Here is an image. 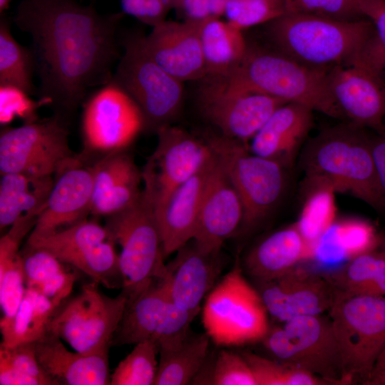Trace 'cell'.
<instances>
[{
	"mask_svg": "<svg viewBox=\"0 0 385 385\" xmlns=\"http://www.w3.org/2000/svg\"><path fill=\"white\" fill-rule=\"evenodd\" d=\"M22 255L26 287L62 303L71 294L76 274L50 252L28 247Z\"/></svg>",
	"mask_w": 385,
	"mask_h": 385,
	"instance_id": "33",
	"label": "cell"
},
{
	"mask_svg": "<svg viewBox=\"0 0 385 385\" xmlns=\"http://www.w3.org/2000/svg\"><path fill=\"white\" fill-rule=\"evenodd\" d=\"M255 282L268 314L280 323L329 312L337 298L324 273L298 265L276 277Z\"/></svg>",
	"mask_w": 385,
	"mask_h": 385,
	"instance_id": "18",
	"label": "cell"
},
{
	"mask_svg": "<svg viewBox=\"0 0 385 385\" xmlns=\"http://www.w3.org/2000/svg\"><path fill=\"white\" fill-rule=\"evenodd\" d=\"M114 245V242L106 240L70 257L64 263L87 274L98 284L109 289L122 288L119 255Z\"/></svg>",
	"mask_w": 385,
	"mask_h": 385,
	"instance_id": "38",
	"label": "cell"
},
{
	"mask_svg": "<svg viewBox=\"0 0 385 385\" xmlns=\"http://www.w3.org/2000/svg\"><path fill=\"white\" fill-rule=\"evenodd\" d=\"M327 234L337 255L347 260L376 250L383 240L370 222L359 219L334 223Z\"/></svg>",
	"mask_w": 385,
	"mask_h": 385,
	"instance_id": "40",
	"label": "cell"
},
{
	"mask_svg": "<svg viewBox=\"0 0 385 385\" xmlns=\"http://www.w3.org/2000/svg\"><path fill=\"white\" fill-rule=\"evenodd\" d=\"M93 282L58 308L48 332L67 342L76 351L90 354L108 351L122 319L127 296L111 297Z\"/></svg>",
	"mask_w": 385,
	"mask_h": 385,
	"instance_id": "13",
	"label": "cell"
},
{
	"mask_svg": "<svg viewBox=\"0 0 385 385\" xmlns=\"http://www.w3.org/2000/svg\"><path fill=\"white\" fill-rule=\"evenodd\" d=\"M366 384L385 385V349L379 356Z\"/></svg>",
	"mask_w": 385,
	"mask_h": 385,
	"instance_id": "51",
	"label": "cell"
},
{
	"mask_svg": "<svg viewBox=\"0 0 385 385\" xmlns=\"http://www.w3.org/2000/svg\"><path fill=\"white\" fill-rule=\"evenodd\" d=\"M364 16L374 25L379 43L385 51V0H358Z\"/></svg>",
	"mask_w": 385,
	"mask_h": 385,
	"instance_id": "48",
	"label": "cell"
},
{
	"mask_svg": "<svg viewBox=\"0 0 385 385\" xmlns=\"http://www.w3.org/2000/svg\"><path fill=\"white\" fill-rule=\"evenodd\" d=\"M172 9H175L183 21L200 23L208 18L209 0H170Z\"/></svg>",
	"mask_w": 385,
	"mask_h": 385,
	"instance_id": "49",
	"label": "cell"
},
{
	"mask_svg": "<svg viewBox=\"0 0 385 385\" xmlns=\"http://www.w3.org/2000/svg\"><path fill=\"white\" fill-rule=\"evenodd\" d=\"M366 128L350 122L321 131L301 155L305 183L348 192L373 208L385 210Z\"/></svg>",
	"mask_w": 385,
	"mask_h": 385,
	"instance_id": "2",
	"label": "cell"
},
{
	"mask_svg": "<svg viewBox=\"0 0 385 385\" xmlns=\"http://www.w3.org/2000/svg\"><path fill=\"white\" fill-rule=\"evenodd\" d=\"M241 354L250 365L257 385H327V380L304 369L260 356L250 351Z\"/></svg>",
	"mask_w": 385,
	"mask_h": 385,
	"instance_id": "41",
	"label": "cell"
},
{
	"mask_svg": "<svg viewBox=\"0 0 385 385\" xmlns=\"http://www.w3.org/2000/svg\"><path fill=\"white\" fill-rule=\"evenodd\" d=\"M372 137L371 149L385 207V129Z\"/></svg>",
	"mask_w": 385,
	"mask_h": 385,
	"instance_id": "50",
	"label": "cell"
},
{
	"mask_svg": "<svg viewBox=\"0 0 385 385\" xmlns=\"http://www.w3.org/2000/svg\"><path fill=\"white\" fill-rule=\"evenodd\" d=\"M268 312L239 262L207 295L202 314L205 333L216 345L260 342L269 328Z\"/></svg>",
	"mask_w": 385,
	"mask_h": 385,
	"instance_id": "6",
	"label": "cell"
},
{
	"mask_svg": "<svg viewBox=\"0 0 385 385\" xmlns=\"http://www.w3.org/2000/svg\"><path fill=\"white\" fill-rule=\"evenodd\" d=\"M329 313L344 384H366L385 349V297H339Z\"/></svg>",
	"mask_w": 385,
	"mask_h": 385,
	"instance_id": "5",
	"label": "cell"
},
{
	"mask_svg": "<svg viewBox=\"0 0 385 385\" xmlns=\"http://www.w3.org/2000/svg\"><path fill=\"white\" fill-rule=\"evenodd\" d=\"M76 157L66 122L56 115L1 130V174L53 175Z\"/></svg>",
	"mask_w": 385,
	"mask_h": 385,
	"instance_id": "15",
	"label": "cell"
},
{
	"mask_svg": "<svg viewBox=\"0 0 385 385\" xmlns=\"http://www.w3.org/2000/svg\"><path fill=\"white\" fill-rule=\"evenodd\" d=\"M328 77L348 122L376 133L385 129V51L376 37L350 62L330 68Z\"/></svg>",
	"mask_w": 385,
	"mask_h": 385,
	"instance_id": "10",
	"label": "cell"
},
{
	"mask_svg": "<svg viewBox=\"0 0 385 385\" xmlns=\"http://www.w3.org/2000/svg\"><path fill=\"white\" fill-rule=\"evenodd\" d=\"M14 0H0V14L2 15L5 11L9 9L10 4Z\"/></svg>",
	"mask_w": 385,
	"mask_h": 385,
	"instance_id": "53",
	"label": "cell"
},
{
	"mask_svg": "<svg viewBox=\"0 0 385 385\" xmlns=\"http://www.w3.org/2000/svg\"><path fill=\"white\" fill-rule=\"evenodd\" d=\"M306 194L297 225L302 235L315 249L335 223L336 204L333 189L305 183Z\"/></svg>",
	"mask_w": 385,
	"mask_h": 385,
	"instance_id": "35",
	"label": "cell"
},
{
	"mask_svg": "<svg viewBox=\"0 0 385 385\" xmlns=\"http://www.w3.org/2000/svg\"><path fill=\"white\" fill-rule=\"evenodd\" d=\"M109 239L120 246L122 292L128 296L166 272L163 245L154 208L142 192L125 209L106 217Z\"/></svg>",
	"mask_w": 385,
	"mask_h": 385,
	"instance_id": "7",
	"label": "cell"
},
{
	"mask_svg": "<svg viewBox=\"0 0 385 385\" xmlns=\"http://www.w3.org/2000/svg\"><path fill=\"white\" fill-rule=\"evenodd\" d=\"M199 35L207 76L232 73L243 61L249 44L241 31L221 18L199 23Z\"/></svg>",
	"mask_w": 385,
	"mask_h": 385,
	"instance_id": "28",
	"label": "cell"
},
{
	"mask_svg": "<svg viewBox=\"0 0 385 385\" xmlns=\"http://www.w3.org/2000/svg\"><path fill=\"white\" fill-rule=\"evenodd\" d=\"M207 334H190L175 347L159 349L158 369L154 385L192 384L207 360Z\"/></svg>",
	"mask_w": 385,
	"mask_h": 385,
	"instance_id": "32",
	"label": "cell"
},
{
	"mask_svg": "<svg viewBox=\"0 0 385 385\" xmlns=\"http://www.w3.org/2000/svg\"><path fill=\"white\" fill-rule=\"evenodd\" d=\"M122 12L154 27L165 21L172 9L170 0H120Z\"/></svg>",
	"mask_w": 385,
	"mask_h": 385,
	"instance_id": "47",
	"label": "cell"
},
{
	"mask_svg": "<svg viewBox=\"0 0 385 385\" xmlns=\"http://www.w3.org/2000/svg\"><path fill=\"white\" fill-rule=\"evenodd\" d=\"M155 149L142 171L143 191L158 212L170 195L213 157L207 138L202 139L170 123L159 127Z\"/></svg>",
	"mask_w": 385,
	"mask_h": 385,
	"instance_id": "14",
	"label": "cell"
},
{
	"mask_svg": "<svg viewBox=\"0 0 385 385\" xmlns=\"http://www.w3.org/2000/svg\"><path fill=\"white\" fill-rule=\"evenodd\" d=\"M264 26L269 47L305 66L327 70L350 62L376 36L366 18L346 21L284 13Z\"/></svg>",
	"mask_w": 385,
	"mask_h": 385,
	"instance_id": "3",
	"label": "cell"
},
{
	"mask_svg": "<svg viewBox=\"0 0 385 385\" xmlns=\"http://www.w3.org/2000/svg\"><path fill=\"white\" fill-rule=\"evenodd\" d=\"M316 256V249L300 232L297 223L269 235L246 255L245 272L255 282L276 277Z\"/></svg>",
	"mask_w": 385,
	"mask_h": 385,
	"instance_id": "27",
	"label": "cell"
},
{
	"mask_svg": "<svg viewBox=\"0 0 385 385\" xmlns=\"http://www.w3.org/2000/svg\"><path fill=\"white\" fill-rule=\"evenodd\" d=\"M285 13L304 14L354 21L366 17L358 0H280Z\"/></svg>",
	"mask_w": 385,
	"mask_h": 385,
	"instance_id": "43",
	"label": "cell"
},
{
	"mask_svg": "<svg viewBox=\"0 0 385 385\" xmlns=\"http://www.w3.org/2000/svg\"><path fill=\"white\" fill-rule=\"evenodd\" d=\"M227 1L228 0H209L210 18H221L223 16Z\"/></svg>",
	"mask_w": 385,
	"mask_h": 385,
	"instance_id": "52",
	"label": "cell"
},
{
	"mask_svg": "<svg viewBox=\"0 0 385 385\" xmlns=\"http://www.w3.org/2000/svg\"><path fill=\"white\" fill-rule=\"evenodd\" d=\"M93 167L92 215L106 217L125 209L140 195L142 171L124 151L101 158Z\"/></svg>",
	"mask_w": 385,
	"mask_h": 385,
	"instance_id": "26",
	"label": "cell"
},
{
	"mask_svg": "<svg viewBox=\"0 0 385 385\" xmlns=\"http://www.w3.org/2000/svg\"><path fill=\"white\" fill-rule=\"evenodd\" d=\"M0 19V86L19 88L31 95L37 94L34 83L35 62L30 48L21 45L13 37L9 19Z\"/></svg>",
	"mask_w": 385,
	"mask_h": 385,
	"instance_id": "34",
	"label": "cell"
},
{
	"mask_svg": "<svg viewBox=\"0 0 385 385\" xmlns=\"http://www.w3.org/2000/svg\"><path fill=\"white\" fill-rule=\"evenodd\" d=\"M207 384L257 385L250 365L241 353L225 349L217 352Z\"/></svg>",
	"mask_w": 385,
	"mask_h": 385,
	"instance_id": "44",
	"label": "cell"
},
{
	"mask_svg": "<svg viewBox=\"0 0 385 385\" xmlns=\"http://www.w3.org/2000/svg\"><path fill=\"white\" fill-rule=\"evenodd\" d=\"M127 297L111 344L135 345L151 340L160 349L175 347L190 334V326L195 317L174 303L158 279Z\"/></svg>",
	"mask_w": 385,
	"mask_h": 385,
	"instance_id": "16",
	"label": "cell"
},
{
	"mask_svg": "<svg viewBox=\"0 0 385 385\" xmlns=\"http://www.w3.org/2000/svg\"><path fill=\"white\" fill-rule=\"evenodd\" d=\"M109 239L105 227L86 219L27 246L44 249L63 263L70 257Z\"/></svg>",
	"mask_w": 385,
	"mask_h": 385,
	"instance_id": "36",
	"label": "cell"
},
{
	"mask_svg": "<svg viewBox=\"0 0 385 385\" xmlns=\"http://www.w3.org/2000/svg\"><path fill=\"white\" fill-rule=\"evenodd\" d=\"M140 38L148 55L181 82L200 81L206 76L199 23L165 20Z\"/></svg>",
	"mask_w": 385,
	"mask_h": 385,
	"instance_id": "22",
	"label": "cell"
},
{
	"mask_svg": "<svg viewBox=\"0 0 385 385\" xmlns=\"http://www.w3.org/2000/svg\"><path fill=\"white\" fill-rule=\"evenodd\" d=\"M24 91L13 86H0L1 124L10 123L16 117L21 118L26 123L36 121V111L42 105H48L45 100L36 102Z\"/></svg>",
	"mask_w": 385,
	"mask_h": 385,
	"instance_id": "46",
	"label": "cell"
},
{
	"mask_svg": "<svg viewBox=\"0 0 385 385\" xmlns=\"http://www.w3.org/2000/svg\"><path fill=\"white\" fill-rule=\"evenodd\" d=\"M262 342L273 359L309 371L330 383L344 384L331 321L302 316L270 327Z\"/></svg>",
	"mask_w": 385,
	"mask_h": 385,
	"instance_id": "11",
	"label": "cell"
},
{
	"mask_svg": "<svg viewBox=\"0 0 385 385\" xmlns=\"http://www.w3.org/2000/svg\"><path fill=\"white\" fill-rule=\"evenodd\" d=\"M46 205L27 242L48 237L86 219L91 213L94 167L77 156L56 175Z\"/></svg>",
	"mask_w": 385,
	"mask_h": 385,
	"instance_id": "19",
	"label": "cell"
},
{
	"mask_svg": "<svg viewBox=\"0 0 385 385\" xmlns=\"http://www.w3.org/2000/svg\"><path fill=\"white\" fill-rule=\"evenodd\" d=\"M78 1L21 0L14 17L31 39L37 95L63 120L91 88L112 80L120 58L117 29L124 14H101Z\"/></svg>",
	"mask_w": 385,
	"mask_h": 385,
	"instance_id": "1",
	"label": "cell"
},
{
	"mask_svg": "<svg viewBox=\"0 0 385 385\" xmlns=\"http://www.w3.org/2000/svg\"><path fill=\"white\" fill-rule=\"evenodd\" d=\"M22 255L0 262V304L1 319L13 317L24 297L26 287Z\"/></svg>",
	"mask_w": 385,
	"mask_h": 385,
	"instance_id": "45",
	"label": "cell"
},
{
	"mask_svg": "<svg viewBox=\"0 0 385 385\" xmlns=\"http://www.w3.org/2000/svg\"><path fill=\"white\" fill-rule=\"evenodd\" d=\"M199 106L204 116L227 138L246 145L270 116L287 102L266 94L236 73L200 80Z\"/></svg>",
	"mask_w": 385,
	"mask_h": 385,
	"instance_id": "9",
	"label": "cell"
},
{
	"mask_svg": "<svg viewBox=\"0 0 385 385\" xmlns=\"http://www.w3.org/2000/svg\"><path fill=\"white\" fill-rule=\"evenodd\" d=\"M53 183L52 175L36 176L17 173L1 174V230L11 226L23 216H38L46 205Z\"/></svg>",
	"mask_w": 385,
	"mask_h": 385,
	"instance_id": "29",
	"label": "cell"
},
{
	"mask_svg": "<svg viewBox=\"0 0 385 385\" xmlns=\"http://www.w3.org/2000/svg\"><path fill=\"white\" fill-rule=\"evenodd\" d=\"M381 245V249L385 252V238L382 240Z\"/></svg>",
	"mask_w": 385,
	"mask_h": 385,
	"instance_id": "54",
	"label": "cell"
},
{
	"mask_svg": "<svg viewBox=\"0 0 385 385\" xmlns=\"http://www.w3.org/2000/svg\"><path fill=\"white\" fill-rule=\"evenodd\" d=\"M243 217L241 199L215 153L192 240L205 251L221 252L225 241L240 230Z\"/></svg>",
	"mask_w": 385,
	"mask_h": 385,
	"instance_id": "20",
	"label": "cell"
},
{
	"mask_svg": "<svg viewBox=\"0 0 385 385\" xmlns=\"http://www.w3.org/2000/svg\"><path fill=\"white\" fill-rule=\"evenodd\" d=\"M324 274L334 288L337 298L385 297V252L382 249L360 255L348 260L342 267Z\"/></svg>",
	"mask_w": 385,
	"mask_h": 385,
	"instance_id": "31",
	"label": "cell"
},
{
	"mask_svg": "<svg viewBox=\"0 0 385 385\" xmlns=\"http://www.w3.org/2000/svg\"><path fill=\"white\" fill-rule=\"evenodd\" d=\"M313 111L296 103L283 104L253 136L249 150L290 168L313 126Z\"/></svg>",
	"mask_w": 385,
	"mask_h": 385,
	"instance_id": "23",
	"label": "cell"
},
{
	"mask_svg": "<svg viewBox=\"0 0 385 385\" xmlns=\"http://www.w3.org/2000/svg\"><path fill=\"white\" fill-rule=\"evenodd\" d=\"M1 385H55L41 366L36 342L0 346Z\"/></svg>",
	"mask_w": 385,
	"mask_h": 385,
	"instance_id": "37",
	"label": "cell"
},
{
	"mask_svg": "<svg viewBox=\"0 0 385 385\" xmlns=\"http://www.w3.org/2000/svg\"><path fill=\"white\" fill-rule=\"evenodd\" d=\"M61 304L26 287L15 315L9 319H1V346L12 347L41 339Z\"/></svg>",
	"mask_w": 385,
	"mask_h": 385,
	"instance_id": "30",
	"label": "cell"
},
{
	"mask_svg": "<svg viewBox=\"0 0 385 385\" xmlns=\"http://www.w3.org/2000/svg\"><path fill=\"white\" fill-rule=\"evenodd\" d=\"M159 354L158 344L145 340L135 344L111 374V385H154Z\"/></svg>",
	"mask_w": 385,
	"mask_h": 385,
	"instance_id": "39",
	"label": "cell"
},
{
	"mask_svg": "<svg viewBox=\"0 0 385 385\" xmlns=\"http://www.w3.org/2000/svg\"><path fill=\"white\" fill-rule=\"evenodd\" d=\"M80 1H82V0H80Z\"/></svg>",
	"mask_w": 385,
	"mask_h": 385,
	"instance_id": "55",
	"label": "cell"
},
{
	"mask_svg": "<svg viewBox=\"0 0 385 385\" xmlns=\"http://www.w3.org/2000/svg\"><path fill=\"white\" fill-rule=\"evenodd\" d=\"M38 362L55 385L111 384L108 351L83 354L67 349L47 332L36 342Z\"/></svg>",
	"mask_w": 385,
	"mask_h": 385,
	"instance_id": "25",
	"label": "cell"
},
{
	"mask_svg": "<svg viewBox=\"0 0 385 385\" xmlns=\"http://www.w3.org/2000/svg\"><path fill=\"white\" fill-rule=\"evenodd\" d=\"M214 155L200 170L181 185L155 213L165 258L194 238Z\"/></svg>",
	"mask_w": 385,
	"mask_h": 385,
	"instance_id": "24",
	"label": "cell"
},
{
	"mask_svg": "<svg viewBox=\"0 0 385 385\" xmlns=\"http://www.w3.org/2000/svg\"><path fill=\"white\" fill-rule=\"evenodd\" d=\"M175 253L158 281L174 303L196 317L222 272L221 252L205 251L192 240Z\"/></svg>",
	"mask_w": 385,
	"mask_h": 385,
	"instance_id": "21",
	"label": "cell"
},
{
	"mask_svg": "<svg viewBox=\"0 0 385 385\" xmlns=\"http://www.w3.org/2000/svg\"><path fill=\"white\" fill-rule=\"evenodd\" d=\"M112 80L137 103L146 126L157 129L169 124L179 112L183 82L160 67L143 48L139 36L125 38Z\"/></svg>",
	"mask_w": 385,
	"mask_h": 385,
	"instance_id": "12",
	"label": "cell"
},
{
	"mask_svg": "<svg viewBox=\"0 0 385 385\" xmlns=\"http://www.w3.org/2000/svg\"><path fill=\"white\" fill-rule=\"evenodd\" d=\"M145 126L139 106L113 80L98 87L84 103L81 133L86 151L102 157L125 151Z\"/></svg>",
	"mask_w": 385,
	"mask_h": 385,
	"instance_id": "17",
	"label": "cell"
},
{
	"mask_svg": "<svg viewBox=\"0 0 385 385\" xmlns=\"http://www.w3.org/2000/svg\"><path fill=\"white\" fill-rule=\"evenodd\" d=\"M284 13L280 0H228L223 16L232 26L243 31L264 25Z\"/></svg>",
	"mask_w": 385,
	"mask_h": 385,
	"instance_id": "42",
	"label": "cell"
},
{
	"mask_svg": "<svg viewBox=\"0 0 385 385\" xmlns=\"http://www.w3.org/2000/svg\"><path fill=\"white\" fill-rule=\"evenodd\" d=\"M243 205L240 230L255 228L272 212L286 186V168L279 163L252 153L240 141L221 135L207 138Z\"/></svg>",
	"mask_w": 385,
	"mask_h": 385,
	"instance_id": "8",
	"label": "cell"
},
{
	"mask_svg": "<svg viewBox=\"0 0 385 385\" xmlns=\"http://www.w3.org/2000/svg\"><path fill=\"white\" fill-rule=\"evenodd\" d=\"M329 70L305 66L269 46H248L243 61L233 73L271 96L345 119L330 90Z\"/></svg>",
	"mask_w": 385,
	"mask_h": 385,
	"instance_id": "4",
	"label": "cell"
}]
</instances>
